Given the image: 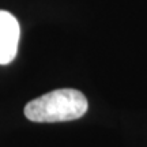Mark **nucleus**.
<instances>
[{
	"label": "nucleus",
	"instance_id": "nucleus-1",
	"mask_svg": "<svg viewBox=\"0 0 147 147\" xmlns=\"http://www.w3.org/2000/svg\"><path fill=\"white\" fill-rule=\"evenodd\" d=\"M87 108V98L79 90L57 89L30 101L25 116L34 123H60L82 117Z\"/></svg>",
	"mask_w": 147,
	"mask_h": 147
},
{
	"label": "nucleus",
	"instance_id": "nucleus-2",
	"mask_svg": "<svg viewBox=\"0 0 147 147\" xmlns=\"http://www.w3.org/2000/svg\"><path fill=\"white\" fill-rule=\"evenodd\" d=\"M19 23L8 11L0 10V64L11 63L18 52Z\"/></svg>",
	"mask_w": 147,
	"mask_h": 147
}]
</instances>
